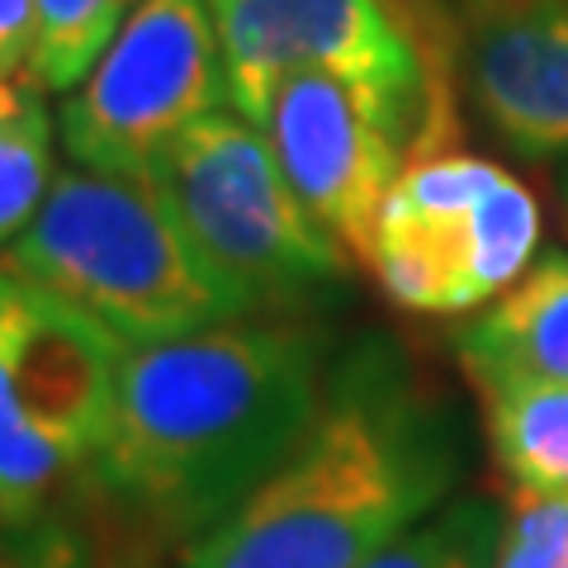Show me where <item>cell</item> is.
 Returning <instances> with one entry per match:
<instances>
[{"label": "cell", "mask_w": 568, "mask_h": 568, "mask_svg": "<svg viewBox=\"0 0 568 568\" xmlns=\"http://www.w3.org/2000/svg\"><path fill=\"white\" fill-rule=\"evenodd\" d=\"M138 6L142 0H33V81L43 91H77Z\"/></svg>", "instance_id": "cell-13"}, {"label": "cell", "mask_w": 568, "mask_h": 568, "mask_svg": "<svg viewBox=\"0 0 568 568\" xmlns=\"http://www.w3.org/2000/svg\"><path fill=\"white\" fill-rule=\"evenodd\" d=\"M465 6H469V0H465Z\"/></svg>", "instance_id": "cell-21"}, {"label": "cell", "mask_w": 568, "mask_h": 568, "mask_svg": "<svg viewBox=\"0 0 568 568\" xmlns=\"http://www.w3.org/2000/svg\"><path fill=\"white\" fill-rule=\"evenodd\" d=\"M559 194H564V219H568V166H564V185H559Z\"/></svg>", "instance_id": "cell-20"}, {"label": "cell", "mask_w": 568, "mask_h": 568, "mask_svg": "<svg viewBox=\"0 0 568 568\" xmlns=\"http://www.w3.org/2000/svg\"><path fill=\"white\" fill-rule=\"evenodd\" d=\"M465 469L450 403L398 346L361 342L271 478L185 545L181 568H365L436 517Z\"/></svg>", "instance_id": "cell-2"}, {"label": "cell", "mask_w": 568, "mask_h": 568, "mask_svg": "<svg viewBox=\"0 0 568 568\" xmlns=\"http://www.w3.org/2000/svg\"><path fill=\"white\" fill-rule=\"evenodd\" d=\"M327 394L323 346L290 323H219L123 355L91 488L152 540L194 545L298 446Z\"/></svg>", "instance_id": "cell-1"}, {"label": "cell", "mask_w": 568, "mask_h": 568, "mask_svg": "<svg viewBox=\"0 0 568 568\" xmlns=\"http://www.w3.org/2000/svg\"><path fill=\"white\" fill-rule=\"evenodd\" d=\"M0 568H110L91 530L58 507L33 521H0Z\"/></svg>", "instance_id": "cell-17"}, {"label": "cell", "mask_w": 568, "mask_h": 568, "mask_svg": "<svg viewBox=\"0 0 568 568\" xmlns=\"http://www.w3.org/2000/svg\"><path fill=\"white\" fill-rule=\"evenodd\" d=\"M455 67L503 148L526 162L568 152V0H469Z\"/></svg>", "instance_id": "cell-10"}, {"label": "cell", "mask_w": 568, "mask_h": 568, "mask_svg": "<svg viewBox=\"0 0 568 568\" xmlns=\"http://www.w3.org/2000/svg\"><path fill=\"white\" fill-rule=\"evenodd\" d=\"M455 355L478 394L568 384V252H545L503 298L455 332Z\"/></svg>", "instance_id": "cell-11"}, {"label": "cell", "mask_w": 568, "mask_h": 568, "mask_svg": "<svg viewBox=\"0 0 568 568\" xmlns=\"http://www.w3.org/2000/svg\"><path fill=\"white\" fill-rule=\"evenodd\" d=\"M246 313L298 304L346 275V246L294 194L256 123L213 110L142 175Z\"/></svg>", "instance_id": "cell-4"}, {"label": "cell", "mask_w": 568, "mask_h": 568, "mask_svg": "<svg viewBox=\"0 0 568 568\" xmlns=\"http://www.w3.org/2000/svg\"><path fill=\"white\" fill-rule=\"evenodd\" d=\"M261 133L313 219L351 256H365L388 190L407 171V138L332 71L284 77Z\"/></svg>", "instance_id": "cell-9"}, {"label": "cell", "mask_w": 568, "mask_h": 568, "mask_svg": "<svg viewBox=\"0 0 568 568\" xmlns=\"http://www.w3.org/2000/svg\"><path fill=\"white\" fill-rule=\"evenodd\" d=\"M0 265L95 317L129 351L246 317L242 298L171 223L156 190L133 175L58 171Z\"/></svg>", "instance_id": "cell-3"}, {"label": "cell", "mask_w": 568, "mask_h": 568, "mask_svg": "<svg viewBox=\"0 0 568 568\" xmlns=\"http://www.w3.org/2000/svg\"><path fill=\"white\" fill-rule=\"evenodd\" d=\"M39 14L33 0H0V81H33Z\"/></svg>", "instance_id": "cell-18"}, {"label": "cell", "mask_w": 568, "mask_h": 568, "mask_svg": "<svg viewBox=\"0 0 568 568\" xmlns=\"http://www.w3.org/2000/svg\"><path fill=\"white\" fill-rule=\"evenodd\" d=\"M503 517L484 497H459L436 517L413 526L365 568H493Z\"/></svg>", "instance_id": "cell-14"}, {"label": "cell", "mask_w": 568, "mask_h": 568, "mask_svg": "<svg viewBox=\"0 0 568 568\" xmlns=\"http://www.w3.org/2000/svg\"><path fill=\"white\" fill-rule=\"evenodd\" d=\"M52 119L43 104L0 123V252L24 233L52 190Z\"/></svg>", "instance_id": "cell-15"}, {"label": "cell", "mask_w": 568, "mask_h": 568, "mask_svg": "<svg viewBox=\"0 0 568 568\" xmlns=\"http://www.w3.org/2000/svg\"><path fill=\"white\" fill-rule=\"evenodd\" d=\"M540 246V204L488 156L436 152L413 162L379 209L369 271L398 308L455 317L488 308Z\"/></svg>", "instance_id": "cell-7"}, {"label": "cell", "mask_w": 568, "mask_h": 568, "mask_svg": "<svg viewBox=\"0 0 568 568\" xmlns=\"http://www.w3.org/2000/svg\"><path fill=\"white\" fill-rule=\"evenodd\" d=\"M398 6H403V10H413L417 20H422V0H398Z\"/></svg>", "instance_id": "cell-19"}, {"label": "cell", "mask_w": 568, "mask_h": 568, "mask_svg": "<svg viewBox=\"0 0 568 568\" xmlns=\"http://www.w3.org/2000/svg\"><path fill=\"white\" fill-rule=\"evenodd\" d=\"M484 432L517 493H568V384L484 394Z\"/></svg>", "instance_id": "cell-12"}, {"label": "cell", "mask_w": 568, "mask_h": 568, "mask_svg": "<svg viewBox=\"0 0 568 568\" xmlns=\"http://www.w3.org/2000/svg\"><path fill=\"white\" fill-rule=\"evenodd\" d=\"M493 568H568V493H517Z\"/></svg>", "instance_id": "cell-16"}, {"label": "cell", "mask_w": 568, "mask_h": 568, "mask_svg": "<svg viewBox=\"0 0 568 568\" xmlns=\"http://www.w3.org/2000/svg\"><path fill=\"white\" fill-rule=\"evenodd\" d=\"M219 24L227 104L265 129L271 100L294 71H332L407 138L413 162L450 133V100L436 91L432 24L398 0H209Z\"/></svg>", "instance_id": "cell-5"}, {"label": "cell", "mask_w": 568, "mask_h": 568, "mask_svg": "<svg viewBox=\"0 0 568 568\" xmlns=\"http://www.w3.org/2000/svg\"><path fill=\"white\" fill-rule=\"evenodd\" d=\"M129 346L0 265V521L58 507L104 450Z\"/></svg>", "instance_id": "cell-6"}, {"label": "cell", "mask_w": 568, "mask_h": 568, "mask_svg": "<svg viewBox=\"0 0 568 568\" xmlns=\"http://www.w3.org/2000/svg\"><path fill=\"white\" fill-rule=\"evenodd\" d=\"M223 100L227 77L209 0H142L95 71L67 95L58 129L77 166L142 181Z\"/></svg>", "instance_id": "cell-8"}]
</instances>
